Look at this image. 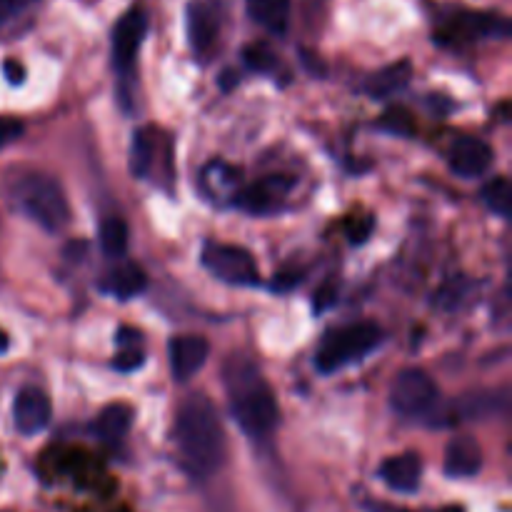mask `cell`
Returning a JSON list of instances; mask_svg holds the SVG:
<instances>
[{
    "mask_svg": "<svg viewBox=\"0 0 512 512\" xmlns=\"http://www.w3.org/2000/svg\"><path fill=\"white\" fill-rule=\"evenodd\" d=\"M175 448H178L183 468L198 480L210 478L223 465V425H220L215 405L203 393L190 395L180 405L178 418H175Z\"/></svg>",
    "mask_w": 512,
    "mask_h": 512,
    "instance_id": "cell-1",
    "label": "cell"
},
{
    "mask_svg": "<svg viewBox=\"0 0 512 512\" xmlns=\"http://www.w3.org/2000/svg\"><path fill=\"white\" fill-rule=\"evenodd\" d=\"M225 388L230 395V410L245 435L268 438L280 420L275 393L250 360H230L225 368Z\"/></svg>",
    "mask_w": 512,
    "mask_h": 512,
    "instance_id": "cell-2",
    "label": "cell"
},
{
    "mask_svg": "<svg viewBox=\"0 0 512 512\" xmlns=\"http://www.w3.org/2000/svg\"><path fill=\"white\" fill-rule=\"evenodd\" d=\"M380 343H383V330L375 323L363 320V323L343 325V328L330 330L320 340L318 350H315V365L320 373H338L348 365L360 363Z\"/></svg>",
    "mask_w": 512,
    "mask_h": 512,
    "instance_id": "cell-3",
    "label": "cell"
},
{
    "mask_svg": "<svg viewBox=\"0 0 512 512\" xmlns=\"http://www.w3.org/2000/svg\"><path fill=\"white\" fill-rule=\"evenodd\" d=\"M15 203L48 233H58L68 225L70 208L63 188L55 178L45 173H30L15 185Z\"/></svg>",
    "mask_w": 512,
    "mask_h": 512,
    "instance_id": "cell-4",
    "label": "cell"
},
{
    "mask_svg": "<svg viewBox=\"0 0 512 512\" xmlns=\"http://www.w3.org/2000/svg\"><path fill=\"white\" fill-rule=\"evenodd\" d=\"M203 265L218 280L230 285H255L258 283V263L253 255L240 245L210 243L203 250Z\"/></svg>",
    "mask_w": 512,
    "mask_h": 512,
    "instance_id": "cell-5",
    "label": "cell"
},
{
    "mask_svg": "<svg viewBox=\"0 0 512 512\" xmlns=\"http://www.w3.org/2000/svg\"><path fill=\"white\" fill-rule=\"evenodd\" d=\"M435 398H438V388H435L433 378L420 368L400 370L390 388V405L400 415L425 413L435 403Z\"/></svg>",
    "mask_w": 512,
    "mask_h": 512,
    "instance_id": "cell-6",
    "label": "cell"
},
{
    "mask_svg": "<svg viewBox=\"0 0 512 512\" xmlns=\"http://www.w3.org/2000/svg\"><path fill=\"white\" fill-rule=\"evenodd\" d=\"M148 33V15L133 8L115 23L113 28V65L118 73H128L135 65L138 50Z\"/></svg>",
    "mask_w": 512,
    "mask_h": 512,
    "instance_id": "cell-7",
    "label": "cell"
},
{
    "mask_svg": "<svg viewBox=\"0 0 512 512\" xmlns=\"http://www.w3.org/2000/svg\"><path fill=\"white\" fill-rule=\"evenodd\" d=\"M220 35L218 0H193L188 5V43L198 58L215 48Z\"/></svg>",
    "mask_w": 512,
    "mask_h": 512,
    "instance_id": "cell-8",
    "label": "cell"
},
{
    "mask_svg": "<svg viewBox=\"0 0 512 512\" xmlns=\"http://www.w3.org/2000/svg\"><path fill=\"white\" fill-rule=\"evenodd\" d=\"M170 373L175 380L185 383V380L193 378L200 368L205 365L210 355L208 340L200 338V335H178V338L170 340Z\"/></svg>",
    "mask_w": 512,
    "mask_h": 512,
    "instance_id": "cell-9",
    "label": "cell"
},
{
    "mask_svg": "<svg viewBox=\"0 0 512 512\" xmlns=\"http://www.w3.org/2000/svg\"><path fill=\"white\" fill-rule=\"evenodd\" d=\"M50 415H53V408H50V400L43 390L23 388L15 395L13 420L15 428L23 435L40 433L50 423Z\"/></svg>",
    "mask_w": 512,
    "mask_h": 512,
    "instance_id": "cell-10",
    "label": "cell"
},
{
    "mask_svg": "<svg viewBox=\"0 0 512 512\" xmlns=\"http://www.w3.org/2000/svg\"><path fill=\"white\" fill-rule=\"evenodd\" d=\"M493 163V148L480 138H460L450 148V170L458 178H480Z\"/></svg>",
    "mask_w": 512,
    "mask_h": 512,
    "instance_id": "cell-11",
    "label": "cell"
},
{
    "mask_svg": "<svg viewBox=\"0 0 512 512\" xmlns=\"http://www.w3.org/2000/svg\"><path fill=\"white\" fill-rule=\"evenodd\" d=\"M450 35L465 40L478 38H508L510 20L498 13H458L450 20Z\"/></svg>",
    "mask_w": 512,
    "mask_h": 512,
    "instance_id": "cell-12",
    "label": "cell"
},
{
    "mask_svg": "<svg viewBox=\"0 0 512 512\" xmlns=\"http://www.w3.org/2000/svg\"><path fill=\"white\" fill-rule=\"evenodd\" d=\"M445 475L448 478H473L483 468V450L470 435H458L445 448Z\"/></svg>",
    "mask_w": 512,
    "mask_h": 512,
    "instance_id": "cell-13",
    "label": "cell"
},
{
    "mask_svg": "<svg viewBox=\"0 0 512 512\" xmlns=\"http://www.w3.org/2000/svg\"><path fill=\"white\" fill-rule=\"evenodd\" d=\"M290 183L283 178H268L263 183H255L250 188H245L243 193H238L235 205L245 213H270V210L278 208V203L283 200V195L288 193Z\"/></svg>",
    "mask_w": 512,
    "mask_h": 512,
    "instance_id": "cell-14",
    "label": "cell"
},
{
    "mask_svg": "<svg viewBox=\"0 0 512 512\" xmlns=\"http://www.w3.org/2000/svg\"><path fill=\"white\" fill-rule=\"evenodd\" d=\"M380 478L385 480V485L398 493H415L423 478V463L415 453H403L398 458L385 460L383 468H380Z\"/></svg>",
    "mask_w": 512,
    "mask_h": 512,
    "instance_id": "cell-15",
    "label": "cell"
},
{
    "mask_svg": "<svg viewBox=\"0 0 512 512\" xmlns=\"http://www.w3.org/2000/svg\"><path fill=\"white\" fill-rule=\"evenodd\" d=\"M145 288H148V275H145L143 268L135 263H123L105 275V290L120 300L135 298V295L143 293Z\"/></svg>",
    "mask_w": 512,
    "mask_h": 512,
    "instance_id": "cell-16",
    "label": "cell"
},
{
    "mask_svg": "<svg viewBox=\"0 0 512 512\" xmlns=\"http://www.w3.org/2000/svg\"><path fill=\"white\" fill-rule=\"evenodd\" d=\"M130 423H133V410H130L128 403H113L98 415L95 420V435L103 443L115 445L128 435Z\"/></svg>",
    "mask_w": 512,
    "mask_h": 512,
    "instance_id": "cell-17",
    "label": "cell"
},
{
    "mask_svg": "<svg viewBox=\"0 0 512 512\" xmlns=\"http://www.w3.org/2000/svg\"><path fill=\"white\" fill-rule=\"evenodd\" d=\"M505 410H508V390H480V393L465 395L458 405V413L465 420L493 418Z\"/></svg>",
    "mask_w": 512,
    "mask_h": 512,
    "instance_id": "cell-18",
    "label": "cell"
},
{
    "mask_svg": "<svg viewBox=\"0 0 512 512\" xmlns=\"http://www.w3.org/2000/svg\"><path fill=\"white\" fill-rule=\"evenodd\" d=\"M250 18L265 30L283 35L290 25V0H245Z\"/></svg>",
    "mask_w": 512,
    "mask_h": 512,
    "instance_id": "cell-19",
    "label": "cell"
},
{
    "mask_svg": "<svg viewBox=\"0 0 512 512\" xmlns=\"http://www.w3.org/2000/svg\"><path fill=\"white\" fill-rule=\"evenodd\" d=\"M155 160H158V138H155V130H138L133 138V145H130V170L138 178H148L150 170L155 168Z\"/></svg>",
    "mask_w": 512,
    "mask_h": 512,
    "instance_id": "cell-20",
    "label": "cell"
},
{
    "mask_svg": "<svg viewBox=\"0 0 512 512\" xmlns=\"http://www.w3.org/2000/svg\"><path fill=\"white\" fill-rule=\"evenodd\" d=\"M410 73H413V68H410L408 60L388 65V68H383L368 80V93L375 95V98H388V95L398 93L408 85Z\"/></svg>",
    "mask_w": 512,
    "mask_h": 512,
    "instance_id": "cell-21",
    "label": "cell"
},
{
    "mask_svg": "<svg viewBox=\"0 0 512 512\" xmlns=\"http://www.w3.org/2000/svg\"><path fill=\"white\" fill-rule=\"evenodd\" d=\"M130 245V228L123 218H108L100 225V248L108 258H123Z\"/></svg>",
    "mask_w": 512,
    "mask_h": 512,
    "instance_id": "cell-22",
    "label": "cell"
},
{
    "mask_svg": "<svg viewBox=\"0 0 512 512\" xmlns=\"http://www.w3.org/2000/svg\"><path fill=\"white\" fill-rule=\"evenodd\" d=\"M483 200L495 215L500 218H510V205H512V188L508 178H493L488 185L483 188Z\"/></svg>",
    "mask_w": 512,
    "mask_h": 512,
    "instance_id": "cell-23",
    "label": "cell"
},
{
    "mask_svg": "<svg viewBox=\"0 0 512 512\" xmlns=\"http://www.w3.org/2000/svg\"><path fill=\"white\" fill-rule=\"evenodd\" d=\"M380 125H383L388 133L393 135H403V138H408V135L415 133V120H413V113H410L408 108H400V105H395V108H390L388 113L380 118Z\"/></svg>",
    "mask_w": 512,
    "mask_h": 512,
    "instance_id": "cell-24",
    "label": "cell"
},
{
    "mask_svg": "<svg viewBox=\"0 0 512 512\" xmlns=\"http://www.w3.org/2000/svg\"><path fill=\"white\" fill-rule=\"evenodd\" d=\"M243 58L250 68L260 70V73H268V70H273V65H275V53L263 43L248 45L243 53Z\"/></svg>",
    "mask_w": 512,
    "mask_h": 512,
    "instance_id": "cell-25",
    "label": "cell"
},
{
    "mask_svg": "<svg viewBox=\"0 0 512 512\" xmlns=\"http://www.w3.org/2000/svg\"><path fill=\"white\" fill-rule=\"evenodd\" d=\"M23 130H25L23 120L10 118V115H0V148L15 143V140L23 135Z\"/></svg>",
    "mask_w": 512,
    "mask_h": 512,
    "instance_id": "cell-26",
    "label": "cell"
},
{
    "mask_svg": "<svg viewBox=\"0 0 512 512\" xmlns=\"http://www.w3.org/2000/svg\"><path fill=\"white\" fill-rule=\"evenodd\" d=\"M115 370H120V373H133V370H138L140 365H143V350L140 348H123L118 353V358L113 360Z\"/></svg>",
    "mask_w": 512,
    "mask_h": 512,
    "instance_id": "cell-27",
    "label": "cell"
},
{
    "mask_svg": "<svg viewBox=\"0 0 512 512\" xmlns=\"http://www.w3.org/2000/svg\"><path fill=\"white\" fill-rule=\"evenodd\" d=\"M30 3H33V0H0V23L13 18L15 13H20V10Z\"/></svg>",
    "mask_w": 512,
    "mask_h": 512,
    "instance_id": "cell-28",
    "label": "cell"
},
{
    "mask_svg": "<svg viewBox=\"0 0 512 512\" xmlns=\"http://www.w3.org/2000/svg\"><path fill=\"white\" fill-rule=\"evenodd\" d=\"M3 73H5V78H8V83H13V85H20L25 80V68L18 63V60H5Z\"/></svg>",
    "mask_w": 512,
    "mask_h": 512,
    "instance_id": "cell-29",
    "label": "cell"
},
{
    "mask_svg": "<svg viewBox=\"0 0 512 512\" xmlns=\"http://www.w3.org/2000/svg\"><path fill=\"white\" fill-rule=\"evenodd\" d=\"M300 283V273H293V270H285V273H280L278 278L273 280V288L280 290V293H285V290H290L293 285Z\"/></svg>",
    "mask_w": 512,
    "mask_h": 512,
    "instance_id": "cell-30",
    "label": "cell"
},
{
    "mask_svg": "<svg viewBox=\"0 0 512 512\" xmlns=\"http://www.w3.org/2000/svg\"><path fill=\"white\" fill-rule=\"evenodd\" d=\"M333 303H335V290L330 288V285L320 288L318 298H315V310H318V313H323V310L328 308V305H333Z\"/></svg>",
    "mask_w": 512,
    "mask_h": 512,
    "instance_id": "cell-31",
    "label": "cell"
},
{
    "mask_svg": "<svg viewBox=\"0 0 512 512\" xmlns=\"http://www.w3.org/2000/svg\"><path fill=\"white\" fill-rule=\"evenodd\" d=\"M10 348V340H8V335L3 333V330H0V353H5V350Z\"/></svg>",
    "mask_w": 512,
    "mask_h": 512,
    "instance_id": "cell-32",
    "label": "cell"
},
{
    "mask_svg": "<svg viewBox=\"0 0 512 512\" xmlns=\"http://www.w3.org/2000/svg\"><path fill=\"white\" fill-rule=\"evenodd\" d=\"M440 512H465V510L458 508V505H450V508H445V510H440Z\"/></svg>",
    "mask_w": 512,
    "mask_h": 512,
    "instance_id": "cell-33",
    "label": "cell"
}]
</instances>
